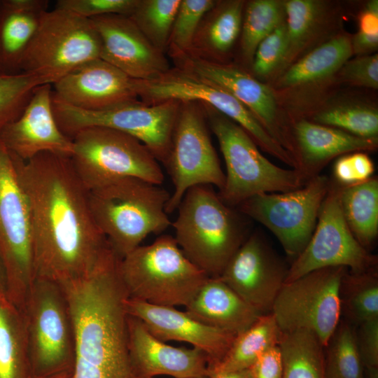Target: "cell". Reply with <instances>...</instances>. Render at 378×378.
Segmentation results:
<instances>
[{"label": "cell", "mask_w": 378, "mask_h": 378, "mask_svg": "<svg viewBox=\"0 0 378 378\" xmlns=\"http://www.w3.org/2000/svg\"><path fill=\"white\" fill-rule=\"evenodd\" d=\"M12 156L29 209L35 279L61 284L88 274L111 247L70 157L43 153L22 161Z\"/></svg>", "instance_id": "obj_1"}, {"label": "cell", "mask_w": 378, "mask_h": 378, "mask_svg": "<svg viewBox=\"0 0 378 378\" xmlns=\"http://www.w3.org/2000/svg\"><path fill=\"white\" fill-rule=\"evenodd\" d=\"M177 209L172 225L179 248L209 277H219L249 235L244 215L209 185L188 189Z\"/></svg>", "instance_id": "obj_2"}, {"label": "cell", "mask_w": 378, "mask_h": 378, "mask_svg": "<svg viewBox=\"0 0 378 378\" xmlns=\"http://www.w3.org/2000/svg\"><path fill=\"white\" fill-rule=\"evenodd\" d=\"M170 194L136 177H122L88 191L93 218L113 251L122 258L151 233L171 225L166 206Z\"/></svg>", "instance_id": "obj_3"}, {"label": "cell", "mask_w": 378, "mask_h": 378, "mask_svg": "<svg viewBox=\"0 0 378 378\" xmlns=\"http://www.w3.org/2000/svg\"><path fill=\"white\" fill-rule=\"evenodd\" d=\"M118 271L128 298L168 307H186L209 278L165 234L120 258Z\"/></svg>", "instance_id": "obj_4"}, {"label": "cell", "mask_w": 378, "mask_h": 378, "mask_svg": "<svg viewBox=\"0 0 378 378\" xmlns=\"http://www.w3.org/2000/svg\"><path fill=\"white\" fill-rule=\"evenodd\" d=\"M201 105L225 160V184L218 194L226 204L237 207L255 195L293 190L308 181L298 169L274 164L239 125L211 107Z\"/></svg>", "instance_id": "obj_5"}, {"label": "cell", "mask_w": 378, "mask_h": 378, "mask_svg": "<svg viewBox=\"0 0 378 378\" xmlns=\"http://www.w3.org/2000/svg\"><path fill=\"white\" fill-rule=\"evenodd\" d=\"M20 312L27 333L31 378L73 370L74 330L62 286L35 279Z\"/></svg>", "instance_id": "obj_6"}, {"label": "cell", "mask_w": 378, "mask_h": 378, "mask_svg": "<svg viewBox=\"0 0 378 378\" xmlns=\"http://www.w3.org/2000/svg\"><path fill=\"white\" fill-rule=\"evenodd\" d=\"M72 167L89 191L122 177L160 186L164 176L159 162L136 138L120 131L90 127L71 138Z\"/></svg>", "instance_id": "obj_7"}, {"label": "cell", "mask_w": 378, "mask_h": 378, "mask_svg": "<svg viewBox=\"0 0 378 378\" xmlns=\"http://www.w3.org/2000/svg\"><path fill=\"white\" fill-rule=\"evenodd\" d=\"M100 40L91 20L55 8L43 15L20 70L52 85L78 66L100 58Z\"/></svg>", "instance_id": "obj_8"}, {"label": "cell", "mask_w": 378, "mask_h": 378, "mask_svg": "<svg viewBox=\"0 0 378 378\" xmlns=\"http://www.w3.org/2000/svg\"><path fill=\"white\" fill-rule=\"evenodd\" d=\"M180 104V102L174 100L147 104L138 99L105 110L91 111L76 108L52 98V108L58 126L69 138L90 127L116 130L140 141L163 164L170 151Z\"/></svg>", "instance_id": "obj_9"}, {"label": "cell", "mask_w": 378, "mask_h": 378, "mask_svg": "<svg viewBox=\"0 0 378 378\" xmlns=\"http://www.w3.org/2000/svg\"><path fill=\"white\" fill-rule=\"evenodd\" d=\"M75 336L73 378H146L130 354L127 317L120 311L88 307L72 316Z\"/></svg>", "instance_id": "obj_10"}, {"label": "cell", "mask_w": 378, "mask_h": 378, "mask_svg": "<svg viewBox=\"0 0 378 378\" xmlns=\"http://www.w3.org/2000/svg\"><path fill=\"white\" fill-rule=\"evenodd\" d=\"M0 260L6 295L21 309L35 280L30 219L13 156L1 139Z\"/></svg>", "instance_id": "obj_11"}, {"label": "cell", "mask_w": 378, "mask_h": 378, "mask_svg": "<svg viewBox=\"0 0 378 378\" xmlns=\"http://www.w3.org/2000/svg\"><path fill=\"white\" fill-rule=\"evenodd\" d=\"M347 271L325 267L285 282L271 312L280 330L311 331L326 347L340 322L341 286Z\"/></svg>", "instance_id": "obj_12"}, {"label": "cell", "mask_w": 378, "mask_h": 378, "mask_svg": "<svg viewBox=\"0 0 378 378\" xmlns=\"http://www.w3.org/2000/svg\"><path fill=\"white\" fill-rule=\"evenodd\" d=\"M135 84L139 99L147 104L174 100L209 106L239 125L265 152L284 163L290 161L289 153L245 106L225 90L192 72L171 67L155 79L136 80Z\"/></svg>", "instance_id": "obj_13"}, {"label": "cell", "mask_w": 378, "mask_h": 378, "mask_svg": "<svg viewBox=\"0 0 378 378\" xmlns=\"http://www.w3.org/2000/svg\"><path fill=\"white\" fill-rule=\"evenodd\" d=\"M330 182V178L319 174L293 190L255 195L241 202L237 210L270 230L295 259L311 239Z\"/></svg>", "instance_id": "obj_14"}, {"label": "cell", "mask_w": 378, "mask_h": 378, "mask_svg": "<svg viewBox=\"0 0 378 378\" xmlns=\"http://www.w3.org/2000/svg\"><path fill=\"white\" fill-rule=\"evenodd\" d=\"M202 106L181 102L169 156L164 164L174 190L166 206L170 214L177 209L185 193L199 185L223 188L225 176L211 143Z\"/></svg>", "instance_id": "obj_15"}, {"label": "cell", "mask_w": 378, "mask_h": 378, "mask_svg": "<svg viewBox=\"0 0 378 378\" xmlns=\"http://www.w3.org/2000/svg\"><path fill=\"white\" fill-rule=\"evenodd\" d=\"M330 179L314 232L288 267L285 282L325 267H343L352 273L374 269L377 258L370 254L350 231L340 206V186Z\"/></svg>", "instance_id": "obj_16"}, {"label": "cell", "mask_w": 378, "mask_h": 378, "mask_svg": "<svg viewBox=\"0 0 378 378\" xmlns=\"http://www.w3.org/2000/svg\"><path fill=\"white\" fill-rule=\"evenodd\" d=\"M288 268L258 232L249 234L219 278L260 314L271 313Z\"/></svg>", "instance_id": "obj_17"}, {"label": "cell", "mask_w": 378, "mask_h": 378, "mask_svg": "<svg viewBox=\"0 0 378 378\" xmlns=\"http://www.w3.org/2000/svg\"><path fill=\"white\" fill-rule=\"evenodd\" d=\"M174 62L175 66L192 72L232 95L294 158L292 129L281 120L275 95L267 85L245 70L223 62L211 61L188 54Z\"/></svg>", "instance_id": "obj_18"}, {"label": "cell", "mask_w": 378, "mask_h": 378, "mask_svg": "<svg viewBox=\"0 0 378 378\" xmlns=\"http://www.w3.org/2000/svg\"><path fill=\"white\" fill-rule=\"evenodd\" d=\"M99 36L100 58L135 80L155 79L171 67L134 22L123 15L90 19Z\"/></svg>", "instance_id": "obj_19"}, {"label": "cell", "mask_w": 378, "mask_h": 378, "mask_svg": "<svg viewBox=\"0 0 378 378\" xmlns=\"http://www.w3.org/2000/svg\"><path fill=\"white\" fill-rule=\"evenodd\" d=\"M136 80L101 58L52 84V98L76 108L102 111L138 100Z\"/></svg>", "instance_id": "obj_20"}, {"label": "cell", "mask_w": 378, "mask_h": 378, "mask_svg": "<svg viewBox=\"0 0 378 378\" xmlns=\"http://www.w3.org/2000/svg\"><path fill=\"white\" fill-rule=\"evenodd\" d=\"M10 153L27 161L43 153L71 157L73 141L58 126L52 108V88L38 86L21 115L0 131Z\"/></svg>", "instance_id": "obj_21"}, {"label": "cell", "mask_w": 378, "mask_h": 378, "mask_svg": "<svg viewBox=\"0 0 378 378\" xmlns=\"http://www.w3.org/2000/svg\"><path fill=\"white\" fill-rule=\"evenodd\" d=\"M128 315L140 319L158 339L190 344L208 358V368L218 363L226 354L235 335L207 326L186 312L174 307L162 306L127 298Z\"/></svg>", "instance_id": "obj_22"}, {"label": "cell", "mask_w": 378, "mask_h": 378, "mask_svg": "<svg viewBox=\"0 0 378 378\" xmlns=\"http://www.w3.org/2000/svg\"><path fill=\"white\" fill-rule=\"evenodd\" d=\"M130 354L138 372L146 378L208 376V358L197 348L176 347L155 337L139 318L127 316Z\"/></svg>", "instance_id": "obj_23"}, {"label": "cell", "mask_w": 378, "mask_h": 378, "mask_svg": "<svg viewBox=\"0 0 378 378\" xmlns=\"http://www.w3.org/2000/svg\"><path fill=\"white\" fill-rule=\"evenodd\" d=\"M297 169L307 179L320 174L332 159L354 152L372 151L378 138H363L305 119L292 125Z\"/></svg>", "instance_id": "obj_24"}, {"label": "cell", "mask_w": 378, "mask_h": 378, "mask_svg": "<svg viewBox=\"0 0 378 378\" xmlns=\"http://www.w3.org/2000/svg\"><path fill=\"white\" fill-rule=\"evenodd\" d=\"M185 307L197 321L235 336L262 315L219 277H209Z\"/></svg>", "instance_id": "obj_25"}, {"label": "cell", "mask_w": 378, "mask_h": 378, "mask_svg": "<svg viewBox=\"0 0 378 378\" xmlns=\"http://www.w3.org/2000/svg\"><path fill=\"white\" fill-rule=\"evenodd\" d=\"M47 0H0V71L21 73V63L41 18Z\"/></svg>", "instance_id": "obj_26"}, {"label": "cell", "mask_w": 378, "mask_h": 378, "mask_svg": "<svg viewBox=\"0 0 378 378\" xmlns=\"http://www.w3.org/2000/svg\"><path fill=\"white\" fill-rule=\"evenodd\" d=\"M244 6L241 0L216 1L202 18L188 54L219 62L240 34Z\"/></svg>", "instance_id": "obj_27"}, {"label": "cell", "mask_w": 378, "mask_h": 378, "mask_svg": "<svg viewBox=\"0 0 378 378\" xmlns=\"http://www.w3.org/2000/svg\"><path fill=\"white\" fill-rule=\"evenodd\" d=\"M351 37L340 34L295 60L277 80L279 88L313 83L338 72L352 56Z\"/></svg>", "instance_id": "obj_28"}, {"label": "cell", "mask_w": 378, "mask_h": 378, "mask_svg": "<svg viewBox=\"0 0 378 378\" xmlns=\"http://www.w3.org/2000/svg\"><path fill=\"white\" fill-rule=\"evenodd\" d=\"M340 202L350 231L367 250L378 235L377 177L352 186H340Z\"/></svg>", "instance_id": "obj_29"}, {"label": "cell", "mask_w": 378, "mask_h": 378, "mask_svg": "<svg viewBox=\"0 0 378 378\" xmlns=\"http://www.w3.org/2000/svg\"><path fill=\"white\" fill-rule=\"evenodd\" d=\"M0 378H31L23 316L6 292L0 294Z\"/></svg>", "instance_id": "obj_30"}, {"label": "cell", "mask_w": 378, "mask_h": 378, "mask_svg": "<svg viewBox=\"0 0 378 378\" xmlns=\"http://www.w3.org/2000/svg\"><path fill=\"white\" fill-rule=\"evenodd\" d=\"M281 335L271 313L260 315L248 329L235 337L224 356L208 368V375L250 368L261 354L278 345Z\"/></svg>", "instance_id": "obj_31"}, {"label": "cell", "mask_w": 378, "mask_h": 378, "mask_svg": "<svg viewBox=\"0 0 378 378\" xmlns=\"http://www.w3.org/2000/svg\"><path fill=\"white\" fill-rule=\"evenodd\" d=\"M283 362V378H326L325 346L307 330L282 332L278 344Z\"/></svg>", "instance_id": "obj_32"}, {"label": "cell", "mask_w": 378, "mask_h": 378, "mask_svg": "<svg viewBox=\"0 0 378 378\" xmlns=\"http://www.w3.org/2000/svg\"><path fill=\"white\" fill-rule=\"evenodd\" d=\"M286 29V50L280 68L284 70L295 61L308 45L321 24L323 4L314 0L284 2ZM279 68V69H280Z\"/></svg>", "instance_id": "obj_33"}, {"label": "cell", "mask_w": 378, "mask_h": 378, "mask_svg": "<svg viewBox=\"0 0 378 378\" xmlns=\"http://www.w3.org/2000/svg\"><path fill=\"white\" fill-rule=\"evenodd\" d=\"M284 21V7L281 1H249L244 9L240 32L241 52L244 60L251 62L260 41Z\"/></svg>", "instance_id": "obj_34"}, {"label": "cell", "mask_w": 378, "mask_h": 378, "mask_svg": "<svg viewBox=\"0 0 378 378\" xmlns=\"http://www.w3.org/2000/svg\"><path fill=\"white\" fill-rule=\"evenodd\" d=\"M342 310L358 326L378 318V279L374 269L352 273L349 270L341 286Z\"/></svg>", "instance_id": "obj_35"}, {"label": "cell", "mask_w": 378, "mask_h": 378, "mask_svg": "<svg viewBox=\"0 0 378 378\" xmlns=\"http://www.w3.org/2000/svg\"><path fill=\"white\" fill-rule=\"evenodd\" d=\"M181 0H138L128 16L159 51L166 54Z\"/></svg>", "instance_id": "obj_36"}, {"label": "cell", "mask_w": 378, "mask_h": 378, "mask_svg": "<svg viewBox=\"0 0 378 378\" xmlns=\"http://www.w3.org/2000/svg\"><path fill=\"white\" fill-rule=\"evenodd\" d=\"M325 348L326 378H365L356 332L349 324L340 322Z\"/></svg>", "instance_id": "obj_37"}, {"label": "cell", "mask_w": 378, "mask_h": 378, "mask_svg": "<svg viewBox=\"0 0 378 378\" xmlns=\"http://www.w3.org/2000/svg\"><path fill=\"white\" fill-rule=\"evenodd\" d=\"M316 123L332 127L363 138H378V111L358 104L333 105L317 111Z\"/></svg>", "instance_id": "obj_38"}, {"label": "cell", "mask_w": 378, "mask_h": 378, "mask_svg": "<svg viewBox=\"0 0 378 378\" xmlns=\"http://www.w3.org/2000/svg\"><path fill=\"white\" fill-rule=\"evenodd\" d=\"M216 2L214 0L181 1L166 52L174 61L190 52L202 18Z\"/></svg>", "instance_id": "obj_39"}, {"label": "cell", "mask_w": 378, "mask_h": 378, "mask_svg": "<svg viewBox=\"0 0 378 378\" xmlns=\"http://www.w3.org/2000/svg\"><path fill=\"white\" fill-rule=\"evenodd\" d=\"M47 83L34 74L0 71V131L21 115L34 90Z\"/></svg>", "instance_id": "obj_40"}, {"label": "cell", "mask_w": 378, "mask_h": 378, "mask_svg": "<svg viewBox=\"0 0 378 378\" xmlns=\"http://www.w3.org/2000/svg\"><path fill=\"white\" fill-rule=\"evenodd\" d=\"M286 50L285 21L258 44L251 62L253 74L265 78L279 69Z\"/></svg>", "instance_id": "obj_41"}, {"label": "cell", "mask_w": 378, "mask_h": 378, "mask_svg": "<svg viewBox=\"0 0 378 378\" xmlns=\"http://www.w3.org/2000/svg\"><path fill=\"white\" fill-rule=\"evenodd\" d=\"M138 0H58L55 8L87 19L118 14L129 16Z\"/></svg>", "instance_id": "obj_42"}, {"label": "cell", "mask_w": 378, "mask_h": 378, "mask_svg": "<svg viewBox=\"0 0 378 378\" xmlns=\"http://www.w3.org/2000/svg\"><path fill=\"white\" fill-rule=\"evenodd\" d=\"M358 29L351 37L353 55L363 56L375 53L378 48V1H368L358 18Z\"/></svg>", "instance_id": "obj_43"}, {"label": "cell", "mask_w": 378, "mask_h": 378, "mask_svg": "<svg viewBox=\"0 0 378 378\" xmlns=\"http://www.w3.org/2000/svg\"><path fill=\"white\" fill-rule=\"evenodd\" d=\"M338 72L341 79L351 85L377 89L378 55L373 53L349 59Z\"/></svg>", "instance_id": "obj_44"}, {"label": "cell", "mask_w": 378, "mask_h": 378, "mask_svg": "<svg viewBox=\"0 0 378 378\" xmlns=\"http://www.w3.org/2000/svg\"><path fill=\"white\" fill-rule=\"evenodd\" d=\"M355 330L358 352L365 369L378 368V318L365 321Z\"/></svg>", "instance_id": "obj_45"}, {"label": "cell", "mask_w": 378, "mask_h": 378, "mask_svg": "<svg viewBox=\"0 0 378 378\" xmlns=\"http://www.w3.org/2000/svg\"><path fill=\"white\" fill-rule=\"evenodd\" d=\"M251 378H283V362L279 346L261 354L250 368Z\"/></svg>", "instance_id": "obj_46"}, {"label": "cell", "mask_w": 378, "mask_h": 378, "mask_svg": "<svg viewBox=\"0 0 378 378\" xmlns=\"http://www.w3.org/2000/svg\"><path fill=\"white\" fill-rule=\"evenodd\" d=\"M335 183L341 186H349L359 183L354 172L350 153L339 157L334 163L332 169Z\"/></svg>", "instance_id": "obj_47"}, {"label": "cell", "mask_w": 378, "mask_h": 378, "mask_svg": "<svg viewBox=\"0 0 378 378\" xmlns=\"http://www.w3.org/2000/svg\"><path fill=\"white\" fill-rule=\"evenodd\" d=\"M350 158L359 183L373 176L374 166L368 154L361 151L354 152L350 153Z\"/></svg>", "instance_id": "obj_48"}, {"label": "cell", "mask_w": 378, "mask_h": 378, "mask_svg": "<svg viewBox=\"0 0 378 378\" xmlns=\"http://www.w3.org/2000/svg\"><path fill=\"white\" fill-rule=\"evenodd\" d=\"M208 378H251V374L250 368H248L241 370L214 373L208 375Z\"/></svg>", "instance_id": "obj_49"}, {"label": "cell", "mask_w": 378, "mask_h": 378, "mask_svg": "<svg viewBox=\"0 0 378 378\" xmlns=\"http://www.w3.org/2000/svg\"><path fill=\"white\" fill-rule=\"evenodd\" d=\"M38 378H73V370H65L58 373Z\"/></svg>", "instance_id": "obj_50"}, {"label": "cell", "mask_w": 378, "mask_h": 378, "mask_svg": "<svg viewBox=\"0 0 378 378\" xmlns=\"http://www.w3.org/2000/svg\"><path fill=\"white\" fill-rule=\"evenodd\" d=\"M6 292V281L4 269L0 260V294Z\"/></svg>", "instance_id": "obj_51"}, {"label": "cell", "mask_w": 378, "mask_h": 378, "mask_svg": "<svg viewBox=\"0 0 378 378\" xmlns=\"http://www.w3.org/2000/svg\"><path fill=\"white\" fill-rule=\"evenodd\" d=\"M365 378H378V368L365 369Z\"/></svg>", "instance_id": "obj_52"}, {"label": "cell", "mask_w": 378, "mask_h": 378, "mask_svg": "<svg viewBox=\"0 0 378 378\" xmlns=\"http://www.w3.org/2000/svg\"><path fill=\"white\" fill-rule=\"evenodd\" d=\"M201 378H208V377H201Z\"/></svg>", "instance_id": "obj_53"}]
</instances>
